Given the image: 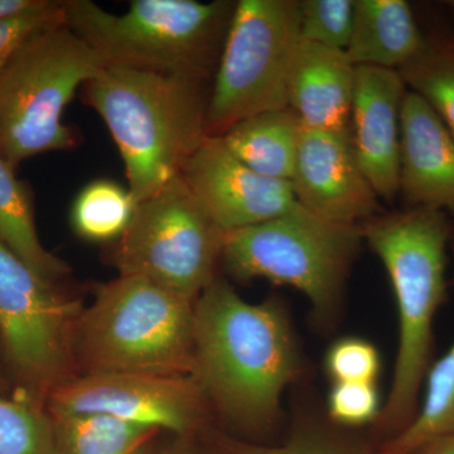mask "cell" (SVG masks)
I'll return each instance as SVG.
<instances>
[{"label":"cell","mask_w":454,"mask_h":454,"mask_svg":"<svg viewBox=\"0 0 454 454\" xmlns=\"http://www.w3.org/2000/svg\"><path fill=\"white\" fill-rule=\"evenodd\" d=\"M300 372V354L279 301L249 303L220 278L197 298L192 376L214 413L240 429L267 428Z\"/></svg>","instance_id":"obj_1"},{"label":"cell","mask_w":454,"mask_h":454,"mask_svg":"<svg viewBox=\"0 0 454 454\" xmlns=\"http://www.w3.org/2000/svg\"><path fill=\"white\" fill-rule=\"evenodd\" d=\"M82 89L118 146L138 203L179 177L207 137L211 82L106 66Z\"/></svg>","instance_id":"obj_2"},{"label":"cell","mask_w":454,"mask_h":454,"mask_svg":"<svg viewBox=\"0 0 454 454\" xmlns=\"http://www.w3.org/2000/svg\"><path fill=\"white\" fill-rule=\"evenodd\" d=\"M446 212L413 207L361 225L389 274L399 316V345L389 395L378 423L394 435L413 420L432 365L433 325L447 298Z\"/></svg>","instance_id":"obj_3"},{"label":"cell","mask_w":454,"mask_h":454,"mask_svg":"<svg viewBox=\"0 0 454 454\" xmlns=\"http://www.w3.org/2000/svg\"><path fill=\"white\" fill-rule=\"evenodd\" d=\"M195 303L145 278L119 276L100 284L74 328L79 376L193 375Z\"/></svg>","instance_id":"obj_4"},{"label":"cell","mask_w":454,"mask_h":454,"mask_svg":"<svg viewBox=\"0 0 454 454\" xmlns=\"http://www.w3.org/2000/svg\"><path fill=\"white\" fill-rule=\"evenodd\" d=\"M235 5L231 0H133L116 14L92 0H65V20L104 67L212 82Z\"/></svg>","instance_id":"obj_5"},{"label":"cell","mask_w":454,"mask_h":454,"mask_svg":"<svg viewBox=\"0 0 454 454\" xmlns=\"http://www.w3.org/2000/svg\"><path fill=\"white\" fill-rule=\"evenodd\" d=\"M104 67L66 20L32 38L0 74V155L14 170L26 160L76 145L66 106Z\"/></svg>","instance_id":"obj_6"},{"label":"cell","mask_w":454,"mask_h":454,"mask_svg":"<svg viewBox=\"0 0 454 454\" xmlns=\"http://www.w3.org/2000/svg\"><path fill=\"white\" fill-rule=\"evenodd\" d=\"M363 240L361 225H345L306 208L225 232L221 262L239 280L267 279L303 293L319 315L333 312Z\"/></svg>","instance_id":"obj_7"},{"label":"cell","mask_w":454,"mask_h":454,"mask_svg":"<svg viewBox=\"0 0 454 454\" xmlns=\"http://www.w3.org/2000/svg\"><path fill=\"white\" fill-rule=\"evenodd\" d=\"M300 0H239L208 100L207 137L288 107V79L301 43Z\"/></svg>","instance_id":"obj_8"},{"label":"cell","mask_w":454,"mask_h":454,"mask_svg":"<svg viewBox=\"0 0 454 454\" xmlns=\"http://www.w3.org/2000/svg\"><path fill=\"white\" fill-rule=\"evenodd\" d=\"M223 239L179 176L138 203L110 259L119 276L145 278L196 301L217 278Z\"/></svg>","instance_id":"obj_9"},{"label":"cell","mask_w":454,"mask_h":454,"mask_svg":"<svg viewBox=\"0 0 454 454\" xmlns=\"http://www.w3.org/2000/svg\"><path fill=\"white\" fill-rule=\"evenodd\" d=\"M83 309L82 298L38 276L0 243V336L17 390L46 405L79 376L74 334Z\"/></svg>","instance_id":"obj_10"},{"label":"cell","mask_w":454,"mask_h":454,"mask_svg":"<svg viewBox=\"0 0 454 454\" xmlns=\"http://www.w3.org/2000/svg\"><path fill=\"white\" fill-rule=\"evenodd\" d=\"M50 414H106L168 432L173 437H199L212 411L192 375L91 373L77 376L53 391Z\"/></svg>","instance_id":"obj_11"},{"label":"cell","mask_w":454,"mask_h":454,"mask_svg":"<svg viewBox=\"0 0 454 454\" xmlns=\"http://www.w3.org/2000/svg\"><path fill=\"white\" fill-rule=\"evenodd\" d=\"M181 176L225 232L267 223L301 206L291 182L249 168L226 148L221 137H206Z\"/></svg>","instance_id":"obj_12"},{"label":"cell","mask_w":454,"mask_h":454,"mask_svg":"<svg viewBox=\"0 0 454 454\" xmlns=\"http://www.w3.org/2000/svg\"><path fill=\"white\" fill-rule=\"evenodd\" d=\"M291 184L301 207L333 223L361 225L380 211L379 196L357 162L351 131L304 128Z\"/></svg>","instance_id":"obj_13"},{"label":"cell","mask_w":454,"mask_h":454,"mask_svg":"<svg viewBox=\"0 0 454 454\" xmlns=\"http://www.w3.org/2000/svg\"><path fill=\"white\" fill-rule=\"evenodd\" d=\"M406 85L399 71L356 67L352 100V145L379 199L399 195L400 121Z\"/></svg>","instance_id":"obj_14"},{"label":"cell","mask_w":454,"mask_h":454,"mask_svg":"<svg viewBox=\"0 0 454 454\" xmlns=\"http://www.w3.org/2000/svg\"><path fill=\"white\" fill-rule=\"evenodd\" d=\"M399 193L409 208L454 215V137L426 100L408 90L400 121Z\"/></svg>","instance_id":"obj_15"},{"label":"cell","mask_w":454,"mask_h":454,"mask_svg":"<svg viewBox=\"0 0 454 454\" xmlns=\"http://www.w3.org/2000/svg\"><path fill=\"white\" fill-rule=\"evenodd\" d=\"M356 66L346 51L301 41L288 79V107L306 129L349 131Z\"/></svg>","instance_id":"obj_16"},{"label":"cell","mask_w":454,"mask_h":454,"mask_svg":"<svg viewBox=\"0 0 454 454\" xmlns=\"http://www.w3.org/2000/svg\"><path fill=\"white\" fill-rule=\"evenodd\" d=\"M426 42L405 0H355L354 27L346 55L356 67L399 71Z\"/></svg>","instance_id":"obj_17"},{"label":"cell","mask_w":454,"mask_h":454,"mask_svg":"<svg viewBox=\"0 0 454 454\" xmlns=\"http://www.w3.org/2000/svg\"><path fill=\"white\" fill-rule=\"evenodd\" d=\"M304 127L289 107L239 121L221 136L232 154L265 177L291 182Z\"/></svg>","instance_id":"obj_18"},{"label":"cell","mask_w":454,"mask_h":454,"mask_svg":"<svg viewBox=\"0 0 454 454\" xmlns=\"http://www.w3.org/2000/svg\"><path fill=\"white\" fill-rule=\"evenodd\" d=\"M31 187L0 155V243L43 279L59 283L71 269L42 245Z\"/></svg>","instance_id":"obj_19"},{"label":"cell","mask_w":454,"mask_h":454,"mask_svg":"<svg viewBox=\"0 0 454 454\" xmlns=\"http://www.w3.org/2000/svg\"><path fill=\"white\" fill-rule=\"evenodd\" d=\"M55 454H148L160 430L106 414H50Z\"/></svg>","instance_id":"obj_20"},{"label":"cell","mask_w":454,"mask_h":454,"mask_svg":"<svg viewBox=\"0 0 454 454\" xmlns=\"http://www.w3.org/2000/svg\"><path fill=\"white\" fill-rule=\"evenodd\" d=\"M417 414L378 454H413L424 444L454 433V342L430 365Z\"/></svg>","instance_id":"obj_21"},{"label":"cell","mask_w":454,"mask_h":454,"mask_svg":"<svg viewBox=\"0 0 454 454\" xmlns=\"http://www.w3.org/2000/svg\"><path fill=\"white\" fill-rule=\"evenodd\" d=\"M138 202L129 188L110 179L83 187L71 208V225L77 236L91 243H115L129 227Z\"/></svg>","instance_id":"obj_22"},{"label":"cell","mask_w":454,"mask_h":454,"mask_svg":"<svg viewBox=\"0 0 454 454\" xmlns=\"http://www.w3.org/2000/svg\"><path fill=\"white\" fill-rule=\"evenodd\" d=\"M399 74L411 91L438 114L454 137V38L426 37L422 50Z\"/></svg>","instance_id":"obj_23"},{"label":"cell","mask_w":454,"mask_h":454,"mask_svg":"<svg viewBox=\"0 0 454 454\" xmlns=\"http://www.w3.org/2000/svg\"><path fill=\"white\" fill-rule=\"evenodd\" d=\"M0 454H55L47 406L22 390L0 395Z\"/></svg>","instance_id":"obj_24"},{"label":"cell","mask_w":454,"mask_h":454,"mask_svg":"<svg viewBox=\"0 0 454 454\" xmlns=\"http://www.w3.org/2000/svg\"><path fill=\"white\" fill-rule=\"evenodd\" d=\"M301 40L346 51L354 27L355 0H300Z\"/></svg>","instance_id":"obj_25"},{"label":"cell","mask_w":454,"mask_h":454,"mask_svg":"<svg viewBox=\"0 0 454 454\" xmlns=\"http://www.w3.org/2000/svg\"><path fill=\"white\" fill-rule=\"evenodd\" d=\"M219 443L230 454H378L313 424L301 426L282 446H259L225 437H220Z\"/></svg>","instance_id":"obj_26"},{"label":"cell","mask_w":454,"mask_h":454,"mask_svg":"<svg viewBox=\"0 0 454 454\" xmlns=\"http://www.w3.org/2000/svg\"><path fill=\"white\" fill-rule=\"evenodd\" d=\"M65 20V0H42L38 7L0 20V74L38 33Z\"/></svg>","instance_id":"obj_27"},{"label":"cell","mask_w":454,"mask_h":454,"mask_svg":"<svg viewBox=\"0 0 454 454\" xmlns=\"http://www.w3.org/2000/svg\"><path fill=\"white\" fill-rule=\"evenodd\" d=\"M380 367L378 348L358 337L336 340L325 352V373L333 382H376Z\"/></svg>","instance_id":"obj_28"},{"label":"cell","mask_w":454,"mask_h":454,"mask_svg":"<svg viewBox=\"0 0 454 454\" xmlns=\"http://www.w3.org/2000/svg\"><path fill=\"white\" fill-rule=\"evenodd\" d=\"M333 422L345 427L375 422L381 413L376 382H333L327 399Z\"/></svg>","instance_id":"obj_29"},{"label":"cell","mask_w":454,"mask_h":454,"mask_svg":"<svg viewBox=\"0 0 454 454\" xmlns=\"http://www.w3.org/2000/svg\"><path fill=\"white\" fill-rule=\"evenodd\" d=\"M148 454H205L197 443V437H173L163 446L152 448Z\"/></svg>","instance_id":"obj_30"},{"label":"cell","mask_w":454,"mask_h":454,"mask_svg":"<svg viewBox=\"0 0 454 454\" xmlns=\"http://www.w3.org/2000/svg\"><path fill=\"white\" fill-rule=\"evenodd\" d=\"M42 0H0V20L38 7Z\"/></svg>","instance_id":"obj_31"},{"label":"cell","mask_w":454,"mask_h":454,"mask_svg":"<svg viewBox=\"0 0 454 454\" xmlns=\"http://www.w3.org/2000/svg\"><path fill=\"white\" fill-rule=\"evenodd\" d=\"M413 454H454V433L424 444Z\"/></svg>","instance_id":"obj_32"},{"label":"cell","mask_w":454,"mask_h":454,"mask_svg":"<svg viewBox=\"0 0 454 454\" xmlns=\"http://www.w3.org/2000/svg\"><path fill=\"white\" fill-rule=\"evenodd\" d=\"M447 8L450 9V14H452L454 18V0L452 2L446 3Z\"/></svg>","instance_id":"obj_33"},{"label":"cell","mask_w":454,"mask_h":454,"mask_svg":"<svg viewBox=\"0 0 454 454\" xmlns=\"http://www.w3.org/2000/svg\"><path fill=\"white\" fill-rule=\"evenodd\" d=\"M3 387H4V379H3L2 370H0V393H2Z\"/></svg>","instance_id":"obj_34"}]
</instances>
